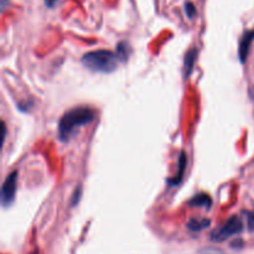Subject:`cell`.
I'll list each match as a JSON object with an SVG mask.
<instances>
[{"mask_svg": "<svg viewBox=\"0 0 254 254\" xmlns=\"http://www.w3.org/2000/svg\"><path fill=\"white\" fill-rule=\"evenodd\" d=\"M185 168H186V154L183 151V153L180 154V159H179V173L174 176V179H171V180L169 181V185L174 186V185H179V184L181 183Z\"/></svg>", "mask_w": 254, "mask_h": 254, "instance_id": "ba28073f", "label": "cell"}, {"mask_svg": "<svg viewBox=\"0 0 254 254\" xmlns=\"http://www.w3.org/2000/svg\"><path fill=\"white\" fill-rule=\"evenodd\" d=\"M16 173L10 174L5 180L4 185L1 189V203L4 207H7L12 203L16 193Z\"/></svg>", "mask_w": 254, "mask_h": 254, "instance_id": "277c9868", "label": "cell"}, {"mask_svg": "<svg viewBox=\"0 0 254 254\" xmlns=\"http://www.w3.org/2000/svg\"><path fill=\"white\" fill-rule=\"evenodd\" d=\"M57 1H59V0H45V4H46L49 7H52Z\"/></svg>", "mask_w": 254, "mask_h": 254, "instance_id": "7c38bea8", "label": "cell"}, {"mask_svg": "<svg viewBox=\"0 0 254 254\" xmlns=\"http://www.w3.org/2000/svg\"><path fill=\"white\" fill-rule=\"evenodd\" d=\"M247 215V223H248V230L251 232H254V215L251 212L246 213Z\"/></svg>", "mask_w": 254, "mask_h": 254, "instance_id": "8fae6325", "label": "cell"}, {"mask_svg": "<svg viewBox=\"0 0 254 254\" xmlns=\"http://www.w3.org/2000/svg\"><path fill=\"white\" fill-rule=\"evenodd\" d=\"M211 225V221L210 220H191L189 222L188 227L189 230L193 231V232H198V231H202L205 228L210 227Z\"/></svg>", "mask_w": 254, "mask_h": 254, "instance_id": "9c48e42d", "label": "cell"}, {"mask_svg": "<svg viewBox=\"0 0 254 254\" xmlns=\"http://www.w3.org/2000/svg\"><path fill=\"white\" fill-rule=\"evenodd\" d=\"M189 205L192 206V207L210 208L211 205H212V200H211V197L207 193H198L189 202Z\"/></svg>", "mask_w": 254, "mask_h": 254, "instance_id": "52a82bcc", "label": "cell"}, {"mask_svg": "<svg viewBox=\"0 0 254 254\" xmlns=\"http://www.w3.org/2000/svg\"><path fill=\"white\" fill-rule=\"evenodd\" d=\"M185 11H186V15H188L189 17H193L196 15V9L195 6H193L192 2H186L185 4Z\"/></svg>", "mask_w": 254, "mask_h": 254, "instance_id": "30bf717a", "label": "cell"}, {"mask_svg": "<svg viewBox=\"0 0 254 254\" xmlns=\"http://www.w3.org/2000/svg\"><path fill=\"white\" fill-rule=\"evenodd\" d=\"M253 40H254V31H247L245 35H243L242 39H241L238 54H240V60L242 64H245L246 60H247L248 54H250L251 45H252Z\"/></svg>", "mask_w": 254, "mask_h": 254, "instance_id": "5b68a950", "label": "cell"}, {"mask_svg": "<svg viewBox=\"0 0 254 254\" xmlns=\"http://www.w3.org/2000/svg\"><path fill=\"white\" fill-rule=\"evenodd\" d=\"M196 57H197V50L192 49L186 54L185 61H184V77L188 78L191 74L193 68V64H195Z\"/></svg>", "mask_w": 254, "mask_h": 254, "instance_id": "8992f818", "label": "cell"}, {"mask_svg": "<svg viewBox=\"0 0 254 254\" xmlns=\"http://www.w3.org/2000/svg\"><path fill=\"white\" fill-rule=\"evenodd\" d=\"M94 119V112L88 107H77L64 114L59 123V136L62 141H67L73 131L79 127L92 123Z\"/></svg>", "mask_w": 254, "mask_h": 254, "instance_id": "6da1fadb", "label": "cell"}, {"mask_svg": "<svg viewBox=\"0 0 254 254\" xmlns=\"http://www.w3.org/2000/svg\"><path fill=\"white\" fill-rule=\"evenodd\" d=\"M242 231V220H241L240 217H237V216H233V217H231L222 227H220L218 230L213 231V232L211 233V240H212L213 242H223V241L228 240V238L232 237V236L241 233Z\"/></svg>", "mask_w": 254, "mask_h": 254, "instance_id": "3957f363", "label": "cell"}, {"mask_svg": "<svg viewBox=\"0 0 254 254\" xmlns=\"http://www.w3.org/2000/svg\"><path fill=\"white\" fill-rule=\"evenodd\" d=\"M119 55L113 54L108 50H98L92 51L82 57V64L88 69L102 73L113 72L118 66Z\"/></svg>", "mask_w": 254, "mask_h": 254, "instance_id": "7a4b0ae2", "label": "cell"}]
</instances>
